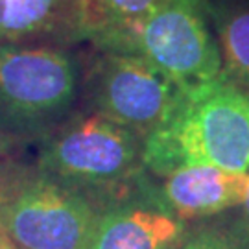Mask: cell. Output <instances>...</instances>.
Listing matches in <instances>:
<instances>
[{"instance_id": "cell-13", "label": "cell", "mask_w": 249, "mask_h": 249, "mask_svg": "<svg viewBox=\"0 0 249 249\" xmlns=\"http://www.w3.org/2000/svg\"><path fill=\"white\" fill-rule=\"evenodd\" d=\"M242 207V225H240V234L249 242V190H248V196L244 199V203L240 205Z\"/></svg>"}, {"instance_id": "cell-11", "label": "cell", "mask_w": 249, "mask_h": 249, "mask_svg": "<svg viewBox=\"0 0 249 249\" xmlns=\"http://www.w3.org/2000/svg\"><path fill=\"white\" fill-rule=\"evenodd\" d=\"M223 76L249 96V0H209Z\"/></svg>"}, {"instance_id": "cell-9", "label": "cell", "mask_w": 249, "mask_h": 249, "mask_svg": "<svg viewBox=\"0 0 249 249\" xmlns=\"http://www.w3.org/2000/svg\"><path fill=\"white\" fill-rule=\"evenodd\" d=\"M183 225L168 214L124 209L100 216L87 249H178Z\"/></svg>"}, {"instance_id": "cell-4", "label": "cell", "mask_w": 249, "mask_h": 249, "mask_svg": "<svg viewBox=\"0 0 249 249\" xmlns=\"http://www.w3.org/2000/svg\"><path fill=\"white\" fill-rule=\"evenodd\" d=\"M209 0H160L139 26L127 53H137L183 90L223 76Z\"/></svg>"}, {"instance_id": "cell-1", "label": "cell", "mask_w": 249, "mask_h": 249, "mask_svg": "<svg viewBox=\"0 0 249 249\" xmlns=\"http://www.w3.org/2000/svg\"><path fill=\"white\" fill-rule=\"evenodd\" d=\"M142 164L162 178L199 164L249 174V96L225 76L183 90L144 139Z\"/></svg>"}, {"instance_id": "cell-12", "label": "cell", "mask_w": 249, "mask_h": 249, "mask_svg": "<svg viewBox=\"0 0 249 249\" xmlns=\"http://www.w3.org/2000/svg\"><path fill=\"white\" fill-rule=\"evenodd\" d=\"M178 249H249V242L238 234H229L225 231L207 229L194 234L187 244H181Z\"/></svg>"}, {"instance_id": "cell-6", "label": "cell", "mask_w": 249, "mask_h": 249, "mask_svg": "<svg viewBox=\"0 0 249 249\" xmlns=\"http://www.w3.org/2000/svg\"><path fill=\"white\" fill-rule=\"evenodd\" d=\"M183 89L137 53L104 52L92 72L96 113L124 125L141 141L162 124Z\"/></svg>"}, {"instance_id": "cell-10", "label": "cell", "mask_w": 249, "mask_h": 249, "mask_svg": "<svg viewBox=\"0 0 249 249\" xmlns=\"http://www.w3.org/2000/svg\"><path fill=\"white\" fill-rule=\"evenodd\" d=\"M160 0H85V39L104 52L127 53L135 34Z\"/></svg>"}, {"instance_id": "cell-16", "label": "cell", "mask_w": 249, "mask_h": 249, "mask_svg": "<svg viewBox=\"0 0 249 249\" xmlns=\"http://www.w3.org/2000/svg\"><path fill=\"white\" fill-rule=\"evenodd\" d=\"M2 234H6V232H4V227H2V222H0V236H2Z\"/></svg>"}, {"instance_id": "cell-8", "label": "cell", "mask_w": 249, "mask_h": 249, "mask_svg": "<svg viewBox=\"0 0 249 249\" xmlns=\"http://www.w3.org/2000/svg\"><path fill=\"white\" fill-rule=\"evenodd\" d=\"M249 190V174L214 166H181L164 176L162 196L183 220H197L238 207Z\"/></svg>"}, {"instance_id": "cell-7", "label": "cell", "mask_w": 249, "mask_h": 249, "mask_svg": "<svg viewBox=\"0 0 249 249\" xmlns=\"http://www.w3.org/2000/svg\"><path fill=\"white\" fill-rule=\"evenodd\" d=\"M85 39V0H0V45L65 46Z\"/></svg>"}, {"instance_id": "cell-14", "label": "cell", "mask_w": 249, "mask_h": 249, "mask_svg": "<svg viewBox=\"0 0 249 249\" xmlns=\"http://www.w3.org/2000/svg\"><path fill=\"white\" fill-rule=\"evenodd\" d=\"M15 146V139H11L8 135L0 133V157H6L11 148Z\"/></svg>"}, {"instance_id": "cell-15", "label": "cell", "mask_w": 249, "mask_h": 249, "mask_svg": "<svg viewBox=\"0 0 249 249\" xmlns=\"http://www.w3.org/2000/svg\"><path fill=\"white\" fill-rule=\"evenodd\" d=\"M0 249H22V248H18L17 244H13L6 234H2L0 236Z\"/></svg>"}, {"instance_id": "cell-3", "label": "cell", "mask_w": 249, "mask_h": 249, "mask_svg": "<svg viewBox=\"0 0 249 249\" xmlns=\"http://www.w3.org/2000/svg\"><path fill=\"white\" fill-rule=\"evenodd\" d=\"M78 71L59 46L0 45V133L41 137L69 113Z\"/></svg>"}, {"instance_id": "cell-2", "label": "cell", "mask_w": 249, "mask_h": 249, "mask_svg": "<svg viewBox=\"0 0 249 249\" xmlns=\"http://www.w3.org/2000/svg\"><path fill=\"white\" fill-rule=\"evenodd\" d=\"M98 214L76 188L0 160V222L22 249H87Z\"/></svg>"}, {"instance_id": "cell-5", "label": "cell", "mask_w": 249, "mask_h": 249, "mask_svg": "<svg viewBox=\"0 0 249 249\" xmlns=\"http://www.w3.org/2000/svg\"><path fill=\"white\" fill-rule=\"evenodd\" d=\"M142 164V141L100 113L48 133L37 168L63 185H113Z\"/></svg>"}]
</instances>
